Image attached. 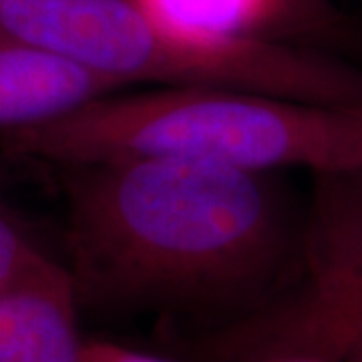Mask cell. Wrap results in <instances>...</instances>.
Wrapping results in <instances>:
<instances>
[{"instance_id": "1", "label": "cell", "mask_w": 362, "mask_h": 362, "mask_svg": "<svg viewBox=\"0 0 362 362\" xmlns=\"http://www.w3.org/2000/svg\"><path fill=\"white\" fill-rule=\"evenodd\" d=\"M81 306L209 310L256 296L290 244L274 175L168 157L63 168Z\"/></svg>"}, {"instance_id": "2", "label": "cell", "mask_w": 362, "mask_h": 362, "mask_svg": "<svg viewBox=\"0 0 362 362\" xmlns=\"http://www.w3.org/2000/svg\"><path fill=\"white\" fill-rule=\"evenodd\" d=\"M14 156L61 168L168 157L276 175L310 169L362 175V107L262 93L151 87L113 93L37 127L4 135Z\"/></svg>"}, {"instance_id": "3", "label": "cell", "mask_w": 362, "mask_h": 362, "mask_svg": "<svg viewBox=\"0 0 362 362\" xmlns=\"http://www.w3.org/2000/svg\"><path fill=\"white\" fill-rule=\"evenodd\" d=\"M0 28L131 85L262 93L362 107V71L270 37H197L171 30L133 0H11Z\"/></svg>"}, {"instance_id": "4", "label": "cell", "mask_w": 362, "mask_h": 362, "mask_svg": "<svg viewBox=\"0 0 362 362\" xmlns=\"http://www.w3.org/2000/svg\"><path fill=\"white\" fill-rule=\"evenodd\" d=\"M238 340L250 358L312 354L346 362L362 344V214L322 246L302 288L247 316Z\"/></svg>"}, {"instance_id": "5", "label": "cell", "mask_w": 362, "mask_h": 362, "mask_svg": "<svg viewBox=\"0 0 362 362\" xmlns=\"http://www.w3.org/2000/svg\"><path fill=\"white\" fill-rule=\"evenodd\" d=\"M77 286L40 256L0 286V362H85Z\"/></svg>"}, {"instance_id": "6", "label": "cell", "mask_w": 362, "mask_h": 362, "mask_svg": "<svg viewBox=\"0 0 362 362\" xmlns=\"http://www.w3.org/2000/svg\"><path fill=\"white\" fill-rule=\"evenodd\" d=\"M123 90L107 77L0 28V131L37 127Z\"/></svg>"}, {"instance_id": "7", "label": "cell", "mask_w": 362, "mask_h": 362, "mask_svg": "<svg viewBox=\"0 0 362 362\" xmlns=\"http://www.w3.org/2000/svg\"><path fill=\"white\" fill-rule=\"evenodd\" d=\"M143 13L171 30L197 37H266L282 21L328 23L316 0H133Z\"/></svg>"}, {"instance_id": "8", "label": "cell", "mask_w": 362, "mask_h": 362, "mask_svg": "<svg viewBox=\"0 0 362 362\" xmlns=\"http://www.w3.org/2000/svg\"><path fill=\"white\" fill-rule=\"evenodd\" d=\"M40 256L42 252L14 223L8 211L2 206V197H0V286L8 282L13 276L25 270L28 264H33Z\"/></svg>"}, {"instance_id": "9", "label": "cell", "mask_w": 362, "mask_h": 362, "mask_svg": "<svg viewBox=\"0 0 362 362\" xmlns=\"http://www.w3.org/2000/svg\"><path fill=\"white\" fill-rule=\"evenodd\" d=\"M85 362H180L157 356L145 350L133 349L115 340H101V338H87L85 340Z\"/></svg>"}, {"instance_id": "10", "label": "cell", "mask_w": 362, "mask_h": 362, "mask_svg": "<svg viewBox=\"0 0 362 362\" xmlns=\"http://www.w3.org/2000/svg\"><path fill=\"white\" fill-rule=\"evenodd\" d=\"M256 362H337L320 358V356H312V354H280V356H270V358H262Z\"/></svg>"}, {"instance_id": "11", "label": "cell", "mask_w": 362, "mask_h": 362, "mask_svg": "<svg viewBox=\"0 0 362 362\" xmlns=\"http://www.w3.org/2000/svg\"><path fill=\"white\" fill-rule=\"evenodd\" d=\"M346 362H362V344H358L356 349L350 352V356L346 358Z\"/></svg>"}, {"instance_id": "12", "label": "cell", "mask_w": 362, "mask_h": 362, "mask_svg": "<svg viewBox=\"0 0 362 362\" xmlns=\"http://www.w3.org/2000/svg\"><path fill=\"white\" fill-rule=\"evenodd\" d=\"M11 0H0V6H4V4H8Z\"/></svg>"}]
</instances>
